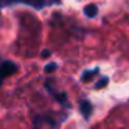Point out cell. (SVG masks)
Instances as JSON below:
<instances>
[{
    "label": "cell",
    "instance_id": "3957f363",
    "mask_svg": "<svg viewBox=\"0 0 129 129\" xmlns=\"http://www.w3.org/2000/svg\"><path fill=\"white\" fill-rule=\"evenodd\" d=\"M54 68H56V64H49L47 67L45 68V71H47V72H50V71H53Z\"/></svg>",
    "mask_w": 129,
    "mask_h": 129
},
{
    "label": "cell",
    "instance_id": "277c9868",
    "mask_svg": "<svg viewBox=\"0 0 129 129\" xmlns=\"http://www.w3.org/2000/svg\"><path fill=\"white\" fill-rule=\"evenodd\" d=\"M42 56H43V57H47V56H50V51H49V50H45V51L42 53Z\"/></svg>",
    "mask_w": 129,
    "mask_h": 129
},
{
    "label": "cell",
    "instance_id": "7a4b0ae2",
    "mask_svg": "<svg viewBox=\"0 0 129 129\" xmlns=\"http://www.w3.org/2000/svg\"><path fill=\"white\" fill-rule=\"evenodd\" d=\"M96 11H97V7H96L94 4H89V6L85 7V13H86L87 17H94Z\"/></svg>",
    "mask_w": 129,
    "mask_h": 129
},
{
    "label": "cell",
    "instance_id": "6da1fadb",
    "mask_svg": "<svg viewBox=\"0 0 129 129\" xmlns=\"http://www.w3.org/2000/svg\"><path fill=\"white\" fill-rule=\"evenodd\" d=\"M15 71H17V65H15L14 62H11V61H4L3 64L0 65V83H2V81H3L6 76L14 74Z\"/></svg>",
    "mask_w": 129,
    "mask_h": 129
}]
</instances>
